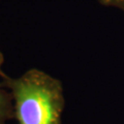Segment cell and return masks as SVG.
I'll return each mask as SVG.
<instances>
[{
	"mask_svg": "<svg viewBox=\"0 0 124 124\" xmlns=\"http://www.w3.org/2000/svg\"><path fill=\"white\" fill-rule=\"evenodd\" d=\"M1 78L0 86L12 94L18 124H62L65 98L61 80L36 68L18 77L5 74Z\"/></svg>",
	"mask_w": 124,
	"mask_h": 124,
	"instance_id": "1",
	"label": "cell"
},
{
	"mask_svg": "<svg viewBox=\"0 0 124 124\" xmlns=\"http://www.w3.org/2000/svg\"><path fill=\"white\" fill-rule=\"evenodd\" d=\"M98 1L103 6L117 8L124 11V0H98Z\"/></svg>",
	"mask_w": 124,
	"mask_h": 124,
	"instance_id": "3",
	"label": "cell"
},
{
	"mask_svg": "<svg viewBox=\"0 0 124 124\" xmlns=\"http://www.w3.org/2000/svg\"><path fill=\"white\" fill-rule=\"evenodd\" d=\"M3 63H4V54H3V53L0 50V77H2L5 75V73L2 71V65H3Z\"/></svg>",
	"mask_w": 124,
	"mask_h": 124,
	"instance_id": "4",
	"label": "cell"
},
{
	"mask_svg": "<svg viewBox=\"0 0 124 124\" xmlns=\"http://www.w3.org/2000/svg\"><path fill=\"white\" fill-rule=\"evenodd\" d=\"M15 118L14 100L11 92L0 86V124H6L7 121Z\"/></svg>",
	"mask_w": 124,
	"mask_h": 124,
	"instance_id": "2",
	"label": "cell"
}]
</instances>
